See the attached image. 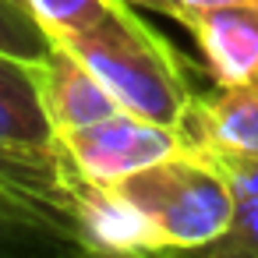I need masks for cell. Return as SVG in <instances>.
I'll return each mask as SVG.
<instances>
[{"instance_id":"ba28073f","label":"cell","mask_w":258,"mask_h":258,"mask_svg":"<svg viewBox=\"0 0 258 258\" xmlns=\"http://www.w3.org/2000/svg\"><path fill=\"white\" fill-rule=\"evenodd\" d=\"M36 75H39V92L53 131L85 127L120 110V103L99 85V78L57 43L43 60H36Z\"/></svg>"},{"instance_id":"9c48e42d","label":"cell","mask_w":258,"mask_h":258,"mask_svg":"<svg viewBox=\"0 0 258 258\" xmlns=\"http://www.w3.org/2000/svg\"><path fill=\"white\" fill-rule=\"evenodd\" d=\"M233 191L226 230L187 258H258V159H212Z\"/></svg>"},{"instance_id":"4fadbf2b","label":"cell","mask_w":258,"mask_h":258,"mask_svg":"<svg viewBox=\"0 0 258 258\" xmlns=\"http://www.w3.org/2000/svg\"><path fill=\"white\" fill-rule=\"evenodd\" d=\"M131 8H149V11H159V15H170L173 18V8H170V0H127Z\"/></svg>"},{"instance_id":"5bb4252c","label":"cell","mask_w":258,"mask_h":258,"mask_svg":"<svg viewBox=\"0 0 258 258\" xmlns=\"http://www.w3.org/2000/svg\"><path fill=\"white\" fill-rule=\"evenodd\" d=\"M71 258H103V254H96V251H89V247H82V251H75Z\"/></svg>"},{"instance_id":"6da1fadb","label":"cell","mask_w":258,"mask_h":258,"mask_svg":"<svg viewBox=\"0 0 258 258\" xmlns=\"http://www.w3.org/2000/svg\"><path fill=\"white\" fill-rule=\"evenodd\" d=\"M53 43L75 53L120 110L166 127L184 124L195 99L184 68L187 60L131 11L127 0H117L113 11L92 29L57 36Z\"/></svg>"},{"instance_id":"8992f818","label":"cell","mask_w":258,"mask_h":258,"mask_svg":"<svg viewBox=\"0 0 258 258\" xmlns=\"http://www.w3.org/2000/svg\"><path fill=\"white\" fill-rule=\"evenodd\" d=\"M177 22L195 36L216 85L258 82V0L187 8Z\"/></svg>"},{"instance_id":"277c9868","label":"cell","mask_w":258,"mask_h":258,"mask_svg":"<svg viewBox=\"0 0 258 258\" xmlns=\"http://www.w3.org/2000/svg\"><path fill=\"white\" fill-rule=\"evenodd\" d=\"M57 145L64 149L68 163L82 177L103 184V180L124 177L131 170H142L156 159H166V156L187 149V138L180 127H166V124L145 120L138 113L117 110L85 127L57 131Z\"/></svg>"},{"instance_id":"9a60e30c","label":"cell","mask_w":258,"mask_h":258,"mask_svg":"<svg viewBox=\"0 0 258 258\" xmlns=\"http://www.w3.org/2000/svg\"><path fill=\"white\" fill-rule=\"evenodd\" d=\"M15 4H22V8H29V0H15Z\"/></svg>"},{"instance_id":"8fae6325","label":"cell","mask_w":258,"mask_h":258,"mask_svg":"<svg viewBox=\"0 0 258 258\" xmlns=\"http://www.w3.org/2000/svg\"><path fill=\"white\" fill-rule=\"evenodd\" d=\"M50 46L53 39L43 32V25L32 18L29 8L15 4V0H0V50L22 60H43Z\"/></svg>"},{"instance_id":"7c38bea8","label":"cell","mask_w":258,"mask_h":258,"mask_svg":"<svg viewBox=\"0 0 258 258\" xmlns=\"http://www.w3.org/2000/svg\"><path fill=\"white\" fill-rule=\"evenodd\" d=\"M212 4H230V0H170V8H173V22L180 18V11L187 8H212Z\"/></svg>"},{"instance_id":"5b68a950","label":"cell","mask_w":258,"mask_h":258,"mask_svg":"<svg viewBox=\"0 0 258 258\" xmlns=\"http://www.w3.org/2000/svg\"><path fill=\"white\" fill-rule=\"evenodd\" d=\"M75 216L0 170V258H71L82 251Z\"/></svg>"},{"instance_id":"7a4b0ae2","label":"cell","mask_w":258,"mask_h":258,"mask_svg":"<svg viewBox=\"0 0 258 258\" xmlns=\"http://www.w3.org/2000/svg\"><path fill=\"white\" fill-rule=\"evenodd\" d=\"M103 184L138 223L149 251H198L233 216L230 180L198 149H180Z\"/></svg>"},{"instance_id":"52a82bcc","label":"cell","mask_w":258,"mask_h":258,"mask_svg":"<svg viewBox=\"0 0 258 258\" xmlns=\"http://www.w3.org/2000/svg\"><path fill=\"white\" fill-rule=\"evenodd\" d=\"M180 131L209 159H258V82L195 92Z\"/></svg>"},{"instance_id":"30bf717a","label":"cell","mask_w":258,"mask_h":258,"mask_svg":"<svg viewBox=\"0 0 258 258\" xmlns=\"http://www.w3.org/2000/svg\"><path fill=\"white\" fill-rule=\"evenodd\" d=\"M113 4L117 0H29V11L43 25V32L50 39H57L68 32L92 29L96 22H103L113 11Z\"/></svg>"},{"instance_id":"3957f363","label":"cell","mask_w":258,"mask_h":258,"mask_svg":"<svg viewBox=\"0 0 258 258\" xmlns=\"http://www.w3.org/2000/svg\"><path fill=\"white\" fill-rule=\"evenodd\" d=\"M0 170L71 212L68 187L75 166L46 117L36 60H22L8 50H0Z\"/></svg>"}]
</instances>
